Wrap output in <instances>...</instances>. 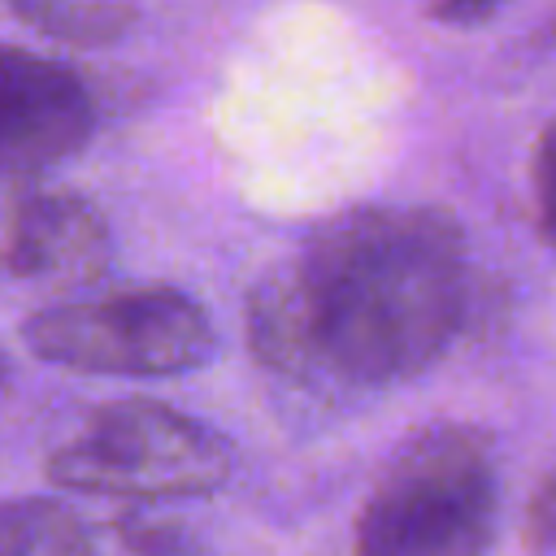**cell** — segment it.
<instances>
[{"label":"cell","instance_id":"obj_1","mask_svg":"<svg viewBox=\"0 0 556 556\" xmlns=\"http://www.w3.org/2000/svg\"><path fill=\"white\" fill-rule=\"evenodd\" d=\"M469 308L465 230L443 208H348L248 300V343L282 378L374 391L434 365Z\"/></svg>","mask_w":556,"mask_h":556},{"label":"cell","instance_id":"obj_2","mask_svg":"<svg viewBox=\"0 0 556 556\" xmlns=\"http://www.w3.org/2000/svg\"><path fill=\"white\" fill-rule=\"evenodd\" d=\"M500 469L469 426L421 430L395 452L356 521V556H486Z\"/></svg>","mask_w":556,"mask_h":556},{"label":"cell","instance_id":"obj_3","mask_svg":"<svg viewBox=\"0 0 556 556\" xmlns=\"http://www.w3.org/2000/svg\"><path fill=\"white\" fill-rule=\"evenodd\" d=\"M230 443L200 417L161 400H113L48 456V478L70 491L122 500L208 495L230 478Z\"/></svg>","mask_w":556,"mask_h":556},{"label":"cell","instance_id":"obj_4","mask_svg":"<svg viewBox=\"0 0 556 556\" xmlns=\"http://www.w3.org/2000/svg\"><path fill=\"white\" fill-rule=\"evenodd\" d=\"M22 339L48 365L113 378L187 374L217 352L208 313L174 287H139L52 304L22 326Z\"/></svg>","mask_w":556,"mask_h":556},{"label":"cell","instance_id":"obj_5","mask_svg":"<svg viewBox=\"0 0 556 556\" xmlns=\"http://www.w3.org/2000/svg\"><path fill=\"white\" fill-rule=\"evenodd\" d=\"M96 130L91 87L61 61L0 43V178L70 161Z\"/></svg>","mask_w":556,"mask_h":556},{"label":"cell","instance_id":"obj_6","mask_svg":"<svg viewBox=\"0 0 556 556\" xmlns=\"http://www.w3.org/2000/svg\"><path fill=\"white\" fill-rule=\"evenodd\" d=\"M113 261L100 208L65 187H17L0 195V278L30 287H87Z\"/></svg>","mask_w":556,"mask_h":556},{"label":"cell","instance_id":"obj_7","mask_svg":"<svg viewBox=\"0 0 556 556\" xmlns=\"http://www.w3.org/2000/svg\"><path fill=\"white\" fill-rule=\"evenodd\" d=\"M0 556H87V530L48 495L0 500Z\"/></svg>","mask_w":556,"mask_h":556},{"label":"cell","instance_id":"obj_8","mask_svg":"<svg viewBox=\"0 0 556 556\" xmlns=\"http://www.w3.org/2000/svg\"><path fill=\"white\" fill-rule=\"evenodd\" d=\"M13 13L26 26H35L39 35L61 39V43H78V48L113 43L139 22V9L100 4V0H91V4H83V0H26V4H13Z\"/></svg>","mask_w":556,"mask_h":556},{"label":"cell","instance_id":"obj_9","mask_svg":"<svg viewBox=\"0 0 556 556\" xmlns=\"http://www.w3.org/2000/svg\"><path fill=\"white\" fill-rule=\"evenodd\" d=\"M534 204H539V230L556 248V117L547 122L534 148Z\"/></svg>","mask_w":556,"mask_h":556},{"label":"cell","instance_id":"obj_10","mask_svg":"<svg viewBox=\"0 0 556 556\" xmlns=\"http://www.w3.org/2000/svg\"><path fill=\"white\" fill-rule=\"evenodd\" d=\"M521 543L534 556H543V552L556 547V473H547L534 486V495L526 504V521H521Z\"/></svg>","mask_w":556,"mask_h":556},{"label":"cell","instance_id":"obj_11","mask_svg":"<svg viewBox=\"0 0 556 556\" xmlns=\"http://www.w3.org/2000/svg\"><path fill=\"white\" fill-rule=\"evenodd\" d=\"M500 13V4H478V0H456V4H434L430 17L447 22V26H478V22H491Z\"/></svg>","mask_w":556,"mask_h":556},{"label":"cell","instance_id":"obj_12","mask_svg":"<svg viewBox=\"0 0 556 556\" xmlns=\"http://www.w3.org/2000/svg\"><path fill=\"white\" fill-rule=\"evenodd\" d=\"M4 378H9V365H4V356H0V391H4Z\"/></svg>","mask_w":556,"mask_h":556}]
</instances>
